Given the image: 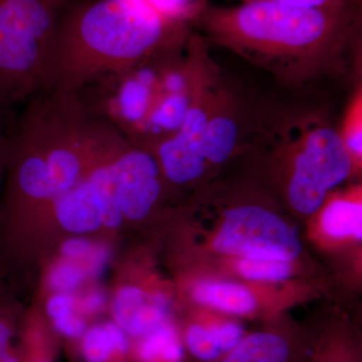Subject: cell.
Instances as JSON below:
<instances>
[{
    "label": "cell",
    "mask_w": 362,
    "mask_h": 362,
    "mask_svg": "<svg viewBox=\"0 0 362 362\" xmlns=\"http://www.w3.org/2000/svg\"><path fill=\"white\" fill-rule=\"evenodd\" d=\"M145 337L140 349L143 361L151 362L160 356L168 361H180L182 349L175 331L168 324H162Z\"/></svg>",
    "instance_id": "5bb4252c"
},
{
    "label": "cell",
    "mask_w": 362,
    "mask_h": 362,
    "mask_svg": "<svg viewBox=\"0 0 362 362\" xmlns=\"http://www.w3.org/2000/svg\"><path fill=\"white\" fill-rule=\"evenodd\" d=\"M90 244L84 239H71L66 240L63 246V252L66 258H82L90 251Z\"/></svg>",
    "instance_id": "d4e9b609"
},
{
    "label": "cell",
    "mask_w": 362,
    "mask_h": 362,
    "mask_svg": "<svg viewBox=\"0 0 362 362\" xmlns=\"http://www.w3.org/2000/svg\"><path fill=\"white\" fill-rule=\"evenodd\" d=\"M11 134L9 130L0 125V187L6 177L7 163H8Z\"/></svg>",
    "instance_id": "484cf974"
},
{
    "label": "cell",
    "mask_w": 362,
    "mask_h": 362,
    "mask_svg": "<svg viewBox=\"0 0 362 362\" xmlns=\"http://www.w3.org/2000/svg\"><path fill=\"white\" fill-rule=\"evenodd\" d=\"M105 304V296L103 293L97 291L92 293L86 298L82 303V309L88 313L99 311Z\"/></svg>",
    "instance_id": "4316f807"
},
{
    "label": "cell",
    "mask_w": 362,
    "mask_h": 362,
    "mask_svg": "<svg viewBox=\"0 0 362 362\" xmlns=\"http://www.w3.org/2000/svg\"><path fill=\"white\" fill-rule=\"evenodd\" d=\"M246 1H250V0H246ZM274 1L282 2V4L293 6L303 7V8L330 9V11H339V9L349 8V7L361 6V0H274Z\"/></svg>",
    "instance_id": "ffe728a7"
},
{
    "label": "cell",
    "mask_w": 362,
    "mask_h": 362,
    "mask_svg": "<svg viewBox=\"0 0 362 362\" xmlns=\"http://www.w3.org/2000/svg\"><path fill=\"white\" fill-rule=\"evenodd\" d=\"M188 350L201 361H214L223 354L216 325L190 326L185 337Z\"/></svg>",
    "instance_id": "2e32d148"
},
{
    "label": "cell",
    "mask_w": 362,
    "mask_h": 362,
    "mask_svg": "<svg viewBox=\"0 0 362 362\" xmlns=\"http://www.w3.org/2000/svg\"><path fill=\"white\" fill-rule=\"evenodd\" d=\"M243 2L246 1V0H242Z\"/></svg>",
    "instance_id": "f1b7e54d"
},
{
    "label": "cell",
    "mask_w": 362,
    "mask_h": 362,
    "mask_svg": "<svg viewBox=\"0 0 362 362\" xmlns=\"http://www.w3.org/2000/svg\"><path fill=\"white\" fill-rule=\"evenodd\" d=\"M192 295L199 304L237 315L252 313L257 307L251 290L238 283L202 281L194 286Z\"/></svg>",
    "instance_id": "8fae6325"
},
{
    "label": "cell",
    "mask_w": 362,
    "mask_h": 362,
    "mask_svg": "<svg viewBox=\"0 0 362 362\" xmlns=\"http://www.w3.org/2000/svg\"><path fill=\"white\" fill-rule=\"evenodd\" d=\"M214 247L221 254L240 259L287 262L294 261L302 252L296 230L279 214L255 204L226 209Z\"/></svg>",
    "instance_id": "8992f818"
},
{
    "label": "cell",
    "mask_w": 362,
    "mask_h": 362,
    "mask_svg": "<svg viewBox=\"0 0 362 362\" xmlns=\"http://www.w3.org/2000/svg\"><path fill=\"white\" fill-rule=\"evenodd\" d=\"M69 0H0V125L42 88L47 49Z\"/></svg>",
    "instance_id": "5b68a950"
},
{
    "label": "cell",
    "mask_w": 362,
    "mask_h": 362,
    "mask_svg": "<svg viewBox=\"0 0 362 362\" xmlns=\"http://www.w3.org/2000/svg\"><path fill=\"white\" fill-rule=\"evenodd\" d=\"M49 206L54 209L59 225L68 232L87 233L103 225L96 190L87 173L75 187L59 195Z\"/></svg>",
    "instance_id": "30bf717a"
},
{
    "label": "cell",
    "mask_w": 362,
    "mask_h": 362,
    "mask_svg": "<svg viewBox=\"0 0 362 362\" xmlns=\"http://www.w3.org/2000/svg\"><path fill=\"white\" fill-rule=\"evenodd\" d=\"M54 325L59 332L70 337H82L86 331L84 321L82 319L78 318V317L74 316V314L56 319Z\"/></svg>",
    "instance_id": "7402d4cb"
},
{
    "label": "cell",
    "mask_w": 362,
    "mask_h": 362,
    "mask_svg": "<svg viewBox=\"0 0 362 362\" xmlns=\"http://www.w3.org/2000/svg\"><path fill=\"white\" fill-rule=\"evenodd\" d=\"M13 337V323L11 313L6 308L0 307V357L11 347Z\"/></svg>",
    "instance_id": "603a6c76"
},
{
    "label": "cell",
    "mask_w": 362,
    "mask_h": 362,
    "mask_svg": "<svg viewBox=\"0 0 362 362\" xmlns=\"http://www.w3.org/2000/svg\"><path fill=\"white\" fill-rule=\"evenodd\" d=\"M75 308V298L66 292H59L49 300L47 305V313L54 320L61 317L73 314Z\"/></svg>",
    "instance_id": "44dd1931"
},
{
    "label": "cell",
    "mask_w": 362,
    "mask_h": 362,
    "mask_svg": "<svg viewBox=\"0 0 362 362\" xmlns=\"http://www.w3.org/2000/svg\"><path fill=\"white\" fill-rule=\"evenodd\" d=\"M329 346L324 350L318 362H358L356 354L352 350L342 347L341 343H332Z\"/></svg>",
    "instance_id": "cb8c5ba5"
},
{
    "label": "cell",
    "mask_w": 362,
    "mask_h": 362,
    "mask_svg": "<svg viewBox=\"0 0 362 362\" xmlns=\"http://www.w3.org/2000/svg\"><path fill=\"white\" fill-rule=\"evenodd\" d=\"M116 350L105 325L88 331L84 340V354L88 362H106Z\"/></svg>",
    "instance_id": "ac0fdd59"
},
{
    "label": "cell",
    "mask_w": 362,
    "mask_h": 362,
    "mask_svg": "<svg viewBox=\"0 0 362 362\" xmlns=\"http://www.w3.org/2000/svg\"><path fill=\"white\" fill-rule=\"evenodd\" d=\"M259 108L221 73L195 98L175 135L151 149L166 182L195 185L250 146Z\"/></svg>",
    "instance_id": "277c9868"
},
{
    "label": "cell",
    "mask_w": 362,
    "mask_h": 362,
    "mask_svg": "<svg viewBox=\"0 0 362 362\" xmlns=\"http://www.w3.org/2000/svg\"><path fill=\"white\" fill-rule=\"evenodd\" d=\"M168 307L165 298L126 286L114 298L113 313L124 332L135 337H147L165 323Z\"/></svg>",
    "instance_id": "ba28073f"
},
{
    "label": "cell",
    "mask_w": 362,
    "mask_h": 362,
    "mask_svg": "<svg viewBox=\"0 0 362 362\" xmlns=\"http://www.w3.org/2000/svg\"><path fill=\"white\" fill-rule=\"evenodd\" d=\"M252 146L270 156L288 204L304 216L354 173L337 126L319 109L259 108Z\"/></svg>",
    "instance_id": "3957f363"
},
{
    "label": "cell",
    "mask_w": 362,
    "mask_h": 362,
    "mask_svg": "<svg viewBox=\"0 0 362 362\" xmlns=\"http://www.w3.org/2000/svg\"><path fill=\"white\" fill-rule=\"evenodd\" d=\"M192 33V25L164 18L142 0H69L47 49L40 90L80 92L181 47Z\"/></svg>",
    "instance_id": "7a4b0ae2"
},
{
    "label": "cell",
    "mask_w": 362,
    "mask_h": 362,
    "mask_svg": "<svg viewBox=\"0 0 362 362\" xmlns=\"http://www.w3.org/2000/svg\"><path fill=\"white\" fill-rule=\"evenodd\" d=\"M194 25L207 42L230 49L286 85L302 87L349 66L361 35V6L330 11L250 0L207 6Z\"/></svg>",
    "instance_id": "6da1fadb"
},
{
    "label": "cell",
    "mask_w": 362,
    "mask_h": 362,
    "mask_svg": "<svg viewBox=\"0 0 362 362\" xmlns=\"http://www.w3.org/2000/svg\"><path fill=\"white\" fill-rule=\"evenodd\" d=\"M0 362H25V357L21 352L16 351L11 347L6 354L0 357Z\"/></svg>",
    "instance_id": "83f0119b"
},
{
    "label": "cell",
    "mask_w": 362,
    "mask_h": 362,
    "mask_svg": "<svg viewBox=\"0 0 362 362\" xmlns=\"http://www.w3.org/2000/svg\"><path fill=\"white\" fill-rule=\"evenodd\" d=\"M82 269L70 262H62L54 267L49 275V285L59 292H69L76 289L84 280Z\"/></svg>",
    "instance_id": "d6986e66"
},
{
    "label": "cell",
    "mask_w": 362,
    "mask_h": 362,
    "mask_svg": "<svg viewBox=\"0 0 362 362\" xmlns=\"http://www.w3.org/2000/svg\"><path fill=\"white\" fill-rule=\"evenodd\" d=\"M119 195L124 218L141 221L157 206L164 176L151 150L122 136L114 153Z\"/></svg>",
    "instance_id": "52a82bcc"
},
{
    "label": "cell",
    "mask_w": 362,
    "mask_h": 362,
    "mask_svg": "<svg viewBox=\"0 0 362 362\" xmlns=\"http://www.w3.org/2000/svg\"><path fill=\"white\" fill-rule=\"evenodd\" d=\"M321 225L327 235L337 239L362 238V204L358 192L324 202Z\"/></svg>",
    "instance_id": "7c38bea8"
},
{
    "label": "cell",
    "mask_w": 362,
    "mask_h": 362,
    "mask_svg": "<svg viewBox=\"0 0 362 362\" xmlns=\"http://www.w3.org/2000/svg\"><path fill=\"white\" fill-rule=\"evenodd\" d=\"M168 20L194 26L195 21L207 6L206 0H142Z\"/></svg>",
    "instance_id": "e0dca14e"
},
{
    "label": "cell",
    "mask_w": 362,
    "mask_h": 362,
    "mask_svg": "<svg viewBox=\"0 0 362 362\" xmlns=\"http://www.w3.org/2000/svg\"><path fill=\"white\" fill-rule=\"evenodd\" d=\"M303 342L280 330H262L243 337L218 362H302Z\"/></svg>",
    "instance_id": "9c48e42d"
},
{
    "label": "cell",
    "mask_w": 362,
    "mask_h": 362,
    "mask_svg": "<svg viewBox=\"0 0 362 362\" xmlns=\"http://www.w3.org/2000/svg\"><path fill=\"white\" fill-rule=\"evenodd\" d=\"M238 272L247 280L261 282H281L293 273L291 262L270 259H240Z\"/></svg>",
    "instance_id": "9a60e30c"
},
{
    "label": "cell",
    "mask_w": 362,
    "mask_h": 362,
    "mask_svg": "<svg viewBox=\"0 0 362 362\" xmlns=\"http://www.w3.org/2000/svg\"><path fill=\"white\" fill-rule=\"evenodd\" d=\"M338 134L346 150L354 171L361 168L362 162V86L361 83L350 98Z\"/></svg>",
    "instance_id": "4fadbf2b"
}]
</instances>
